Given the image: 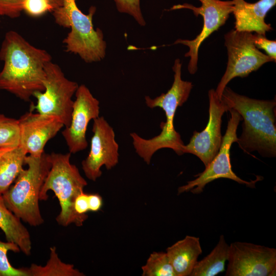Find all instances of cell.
<instances>
[{
	"instance_id": "9c48e42d",
	"label": "cell",
	"mask_w": 276,
	"mask_h": 276,
	"mask_svg": "<svg viewBox=\"0 0 276 276\" xmlns=\"http://www.w3.org/2000/svg\"><path fill=\"white\" fill-rule=\"evenodd\" d=\"M228 111L231 116L218 153L202 172L195 176L196 177L195 179L188 181L187 184L178 188V194L187 192L195 194H200L207 184L221 178L231 179L251 188H255L256 183L262 179V176H257L255 180L245 181L238 177L232 169L230 149L232 144L238 141L237 130L242 119L236 110L230 109Z\"/></svg>"
},
{
	"instance_id": "5b68a950",
	"label": "cell",
	"mask_w": 276,
	"mask_h": 276,
	"mask_svg": "<svg viewBox=\"0 0 276 276\" xmlns=\"http://www.w3.org/2000/svg\"><path fill=\"white\" fill-rule=\"evenodd\" d=\"M76 1L63 0L62 5L52 11L57 24L71 29L63 40L65 51L78 55L86 63L101 61L105 56L106 43L102 31L94 28L96 8L91 6L88 14H84L78 7Z\"/></svg>"
},
{
	"instance_id": "4316f807",
	"label": "cell",
	"mask_w": 276,
	"mask_h": 276,
	"mask_svg": "<svg viewBox=\"0 0 276 276\" xmlns=\"http://www.w3.org/2000/svg\"><path fill=\"white\" fill-rule=\"evenodd\" d=\"M25 0H0V16L16 18L22 12Z\"/></svg>"
},
{
	"instance_id": "8992f818",
	"label": "cell",
	"mask_w": 276,
	"mask_h": 276,
	"mask_svg": "<svg viewBox=\"0 0 276 276\" xmlns=\"http://www.w3.org/2000/svg\"><path fill=\"white\" fill-rule=\"evenodd\" d=\"M71 153L52 152L48 154L51 168L42 186L39 200L48 199V192L52 191L58 198L61 211L56 218L57 223L67 226L74 223L80 226L88 218V215L77 214L74 209L76 196L87 185L78 168L70 162Z\"/></svg>"
},
{
	"instance_id": "277c9868",
	"label": "cell",
	"mask_w": 276,
	"mask_h": 276,
	"mask_svg": "<svg viewBox=\"0 0 276 276\" xmlns=\"http://www.w3.org/2000/svg\"><path fill=\"white\" fill-rule=\"evenodd\" d=\"M23 169L2 196L6 206L18 218L30 225L44 222L39 206L40 192L51 168L48 154L39 156L27 155Z\"/></svg>"
},
{
	"instance_id": "f1b7e54d",
	"label": "cell",
	"mask_w": 276,
	"mask_h": 276,
	"mask_svg": "<svg viewBox=\"0 0 276 276\" xmlns=\"http://www.w3.org/2000/svg\"><path fill=\"white\" fill-rule=\"evenodd\" d=\"M74 209L78 215H87L86 213L89 211L87 194L82 191L76 196L74 202Z\"/></svg>"
},
{
	"instance_id": "5bb4252c",
	"label": "cell",
	"mask_w": 276,
	"mask_h": 276,
	"mask_svg": "<svg viewBox=\"0 0 276 276\" xmlns=\"http://www.w3.org/2000/svg\"><path fill=\"white\" fill-rule=\"evenodd\" d=\"M75 96L70 125L61 132L71 154L87 148V126L91 120L99 117L100 113L99 101L85 85L78 86Z\"/></svg>"
},
{
	"instance_id": "44dd1931",
	"label": "cell",
	"mask_w": 276,
	"mask_h": 276,
	"mask_svg": "<svg viewBox=\"0 0 276 276\" xmlns=\"http://www.w3.org/2000/svg\"><path fill=\"white\" fill-rule=\"evenodd\" d=\"M29 276H83L72 264L62 262L58 257L55 246L50 247V258L44 266L32 264L26 268Z\"/></svg>"
},
{
	"instance_id": "ac0fdd59",
	"label": "cell",
	"mask_w": 276,
	"mask_h": 276,
	"mask_svg": "<svg viewBox=\"0 0 276 276\" xmlns=\"http://www.w3.org/2000/svg\"><path fill=\"white\" fill-rule=\"evenodd\" d=\"M0 228L7 241L14 243L26 256L31 253L32 242L30 233L21 220L6 205L0 196Z\"/></svg>"
},
{
	"instance_id": "ba28073f",
	"label": "cell",
	"mask_w": 276,
	"mask_h": 276,
	"mask_svg": "<svg viewBox=\"0 0 276 276\" xmlns=\"http://www.w3.org/2000/svg\"><path fill=\"white\" fill-rule=\"evenodd\" d=\"M224 39L228 61L225 72L215 90L220 100L225 87L232 79L247 77L264 64L274 61L256 48L251 32L232 30L224 35Z\"/></svg>"
},
{
	"instance_id": "2e32d148",
	"label": "cell",
	"mask_w": 276,
	"mask_h": 276,
	"mask_svg": "<svg viewBox=\"0 0 276 276\" xmlns=\"http://www.w3.org/2000/svg\"><path fill=\"white\" fill-rule=\"evenodd\" d=\"M232 1L236 30L255 32L263 35L272 30L271 25L267 24L265 19L267 13L275 5L276 0H259L254 3L244 0Z\"/></svg>"
},
{
	"instance_id": "484cf974",
	"label": "cell",
	"mask_w": 276,
	"mask_h": 276,
	"mask_svg": "<svg viewBox=\"0 0 276 276\" xmlns=\"http://www.w3.org/2000/svg\"><path fill=\"white\" fill-rule=\"evenodd\" d=\"M53 10L48 0H25L22 5V11L33 17H40Z\"/></svg>"
},
{
	"instance_id": "3957f363",
	"label": "cell",
	"mask_w": 276,
	"mask_h": 276,
	"mask_svg": "<svg viewBox=\"0 0 276 276\" xmlns=\"http://www.w3.org/2000/svg\"><path fill=\"white\" fill-rule=\"evenodd\" d=\"M172 69L174 73V81L168 91L154 99L149 96L145 97L148 107H160L165 113L166 120L160 123V133L149 139L143 138L135 132L130 134L136 153L147 164H150L153 154L163 148L171 149L178 155L183 154L184 144L180 134L175 129L174 119L177 107L187 101L193 84L191 82L182 80L181 63L179 59H175Z\"/></svg>"
},
{
	"instance_id": "52a82bcc",
	"label": "cell",
	"mask_w": 276,
	"mask_h": 276,
	"mask_svg": "<svg viewBox=\"0 0 276 276\" xmlns=\"http://www.w3.org/2000/svg\"><path fill=\"white\" fill-rule=\"evenodd\" d=\"M44 90L36 91L33 96L37 103L30 105L31 111L36 110L42 114L58 118L66 127L70 125L74 101L79 85L66 78L58 65L50 61L45 65Z\"/></svg>"
},
{
	"instance_id": "4dcf8cb0",
	"label": "cell",
	"mask_w": 276,
	"mask_h": 276,
	"mask_svg": "<svg viewBox=\"0 0 276 276\" xmlns=\"http://www.w3.org/2000/svg\"><path fill=\"white\" fill-rule=\"evenodd\" d=\"M48 1L54 10V9L60 7L62 5L63 0H48Z\"/></svg>"
},
{
	"instance_id": "d6986e66",
	"label": "cell",
	"mask_w": 276,
	"mask_h": 276,
	"mask_svg": "<svg viewBox=\"0 0 276 276\" xmlns=\"http://www.w3.org/2000/svg\"><path fill=\"white\" fill-rule=\"evenodd\" d=\"M27 152L20 145L0 148V196L24 169Z\"/></svg>"
},
{
	"instance_id": "4fadbf2b",
	"label": "cell",
	"mask_w": 276,
	"mask_h": 276,
	"mask_svg": "<svg viewBox=\"0 0 276 276\" xmlns=\"http://www.w3.org/2000/svg\"><path fill=\"white\" fill-rule=\"evenodd\" d=\"M92 131L90 151L81 164L86 177L95 181L101 176L102 166L110 170L118 164L119 153L113 129L103 117L94 120Z\"/></svg>"
},
{
	"instance_id": "f546056e",
	"label": "cell",
	"mask_w": 276,
	"mask_h": 276,
	"mask_svg": "<svg viewBox=\"0 0 276 276\" xmlns=\"http://www.w3.org/2000/svg\"><path fill=\"white\" fill-rule=\"evenodd\" d=\"M89 211L98 212L101 210L103 205L102 197L98 194H88Z\"/></svg>"
},
{
	"instance_id": "603a6c76",
	"label": "cell",
	"mask_w": 276,
	"mask_h": 276,
	"mask_svg": "<svg viewBox=\"0 0 276 276\" xmlns=\"http://www.w3.org/2000/svg\"><path fill=\"white\" fill-rule=\"evenodd\" d=\"M19 145L18 120L0 114V148Z\"/></svg>"
},
{
	"instance_id": "cb8c5ba5",
	"label": "cell",
	"mask_w": 276,
	"mask_h": 276,
	"mask_svg": "<svg viewBox=\"0 0 276 276\" xmlns=\"http://www.w3.org/2000/svg\"><path fill=\"white\" fill-rule=\"evenodd\" d=\"M9 251L19 252L20 249L14 243L0 240V276H29L26 268H16L10 264L7 256Z\"/></svg>"
},
{
	"instance_id": "30bf717a",
	"label": "cell",
	"mask_w": 276,
	"mask_h": 276,
	"mask_svg": "<svg viewBox=\"0 0 276 276\" xmlns=\"http://www.w3.org/2000/svg\"><path fill=\"white\" fill-rule=\"evenodd\" d=\"M225 276L276 275V249L236 241L229 247Z\"/></svg>"
},
{
	"instance_id": "7a4b0ae2",
	"label": "cell",
	"mask_w": 276,
	"mask_h": 276,
	"mask_svg": "<svg viewBox=\"0 0 276 276\" xmlns=\"http://www.w3.org/2000/svg\"><path fill=\"white\" fill-rule=\"evenodd\" d=\"M221 100L243 120L242 132L237 142L239 146L246 153L257 151L263 157H275V100L251 99L227 86Z\"/></svg>"
},
{
	"instance_id": "d4e9b609",
	"label": "cell",
	"mask_w": 276,
	"mask_h": 276,
	"mask_svg": "<svg viewBox=\"0 0 276 276\" xmlns=\"http://www.w3.org/2000/svg\"><path fill=\"white\" fill-rule=\"evenodd\" d=\"M118 11L132 16L136 22L144 26V20L140 7V0H113Z\"/></svg>"
},
{
	"instance_id": "ffe728a7",
	"label": "cell",
	"mask_w": 276,
	"mask_h": 276,
	"mask_svg": "<svg viewBox=\"0 0 276 276\" xmlns=\"http://www.w3.org/2000/svg\"><path fill=\"white\" fill-rule=\"evenodd\" d=\"M229 247L224 236L221 235L211 252L197 261L190 276H214L223 272L228 259Z\"/></svg>"
},
{
	"instance_id": "9a60e30c",
	"label": "cell",
	"mask_w": 276,
	"mask_h": 276,
	"mask_svg": "<svg viewBox=\"0 0 276 276\" xmlns=\"http://www.w3.org/2000/svg\"><path fill=\"white\" fill-rule=\"evenodd\" d=\"M19 145L27 154L39 156L44 152L47 143L53 138L64 125L58 118L30 110L18 120Z\"/></svg>"
},
{
	"instance_id": "6da1fadb",
	"label": "cell",
	"mask_w": 276,
	"mask_h": 276,
	"mask_svg": "<svg viewBox=\"0 0 276 276\" xmlns=\"http://www.w3.org/2000/svg\"><path fill=\"white\" fill-rule=\"evenodd\" d=\"M0 59L4 62L0 90L26 102L34 93L44 90V67L52 61L47 51L32 45L17 32L9 31L2 43Z\"/></svg>"
},
{
	"instance_id": "83f0119b",
	"label": "cell",
	"mask_w": 276,
	"mask_h": 276,
	"mask_svg": "<svg viewBox=\"0 0 276 276\" xmlns=\"http://www.w3.org/2000/svg\"><path fill=\"white\" fill-rule=\"evenodd\" d=\"M253 41L255 45L258 49H262L266 55L275 62L276 60V41L268 39L265 35L253 34Z\"/></svg>"
},
{
	"instance_id": "8fae6325",
	"label": "cell",
	"mask_w": 276,
	"mask_h": 276,
	"mask_svg": "<svg viewBox=\"0 0 276 276\" xmlns=\"http://www.w3.org/2000/svg\"><path fill=\"white\" fill-rule=\"evenodd\" d=\"M201 6L196 7L188 3L174 5L170 10L189 9L198 16L203 17V25L200 34L192 40L178 39L174 44H182L189 48L185 57H190L188 70L191 74L197 70L198 50L202 42L214 31L223 26L233 12L234 5L232 1L198 0Z\"/></svg>"
},
{
	"instance_id": "7402d4cb",
	"label": "cell",
	"mask_w": 276,
	"mask_h": 276,
	"mask_svg": "<svg viewBox=\"0 0 276 276\" xmlns=\"http://www.w3.org/2000/svg\"><path fill=\"white\" fill-rule=\"evenodd\" d=\"M143 276H176L166 252H153L142 267Z\"/></svg>"
},
{
	"instance_id": "e0dca14e",
	"label": "cell",
	"mask_w": 276,
	"mask_h": 276,
	"mask_svg": "<svg viewBox=\"0 0 276 276\" xmlns=\"http://www.w3.org/2000/svg\"><path fill=\"white\" fill-rule=\"evenodd\" d=\"M176 276H190L202 250L199 237L187 235L166 249Z\"/></svg>"
},
{
	"instance_id": "7c38bea8",
	"label": "cell",
	"mask_w": 276,
	"mask_h": 276,
	"mask_svg": "<svg viewBox=\"0 0 276 276\" xmlns=\"http://www.w3.org/2000/svg\"><path fill=\"white\" fill-rule=\"evenodd\" d=\"M209 118L205 128L201 132L194 131L188 144L183 146L182 153H191L197 156L205 168L218 153L222 141L221 128L223 114L229 110L220 100L215 90L208 92Z\"/></svg>"
}]
</instances>
